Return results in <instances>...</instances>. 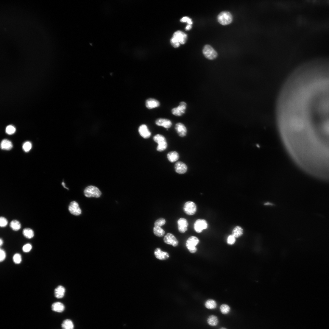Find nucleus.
<instances>
[{"label":"nucleus","instance_id":"4c0bfd02","mask_svg":"<svg viewBox=\"0 0 329 329\" xmlns=\"http://www.w3.org/2000/svg\"><path fill=\"white\" fill-rule=\"evenodd\" d=\"M0 261L3 262L5 260L6 256V253L3 249H1L0 250Z\"/></svg>","mask_w":329,"mask_h":329},{"label":"nucleus","instance_id":"a211bd4d","mask_svg":"<svg viewBox=\"0 0 329 329\" xmlns=\"http://www.w3.org/2000/svg\"><path fill=\"white\" fill-rule=\"evenodd\" d=\"M155 124L158 126H162L166 129L170 128L172 125V123L170 120L164 118L157 119L155 121Z\"/></svg>","mask_w":329,"mask_h":329},{"label":"nucleus","instance_id":"37998d69","mask_svg":"<svg viewBox=\"0 0 329 329\" xmlns=\"http://www.w3.org/2000/svg\"><path fill=\"white\" fill-rule=\"evenodd\" d=\"M219 329H228L227 328H225V327H221L220 328H219Z\"/></svg>","mask_w":329,"mask_h":329},{"label":"nucleus","instance_id":"412c9836","mask_svg":"<svg viewBox=\"0 0 329 329\" xmlns=\"http://www.w3.org/2000/svg\"><path fill=\"white\" fill-rule=\"evenodd\" d=\"M52 310L54 311L57 312H62L65 309L64 305L60 302L54 303L52 306Z\"/></svg>","mask_w":329,"mask_h":329},{"label":"nucleus","instance_id":"c03bdc74","mask_svg":"<svg viewBox=\"0 0 329 329\" xmlns=\"http://www.w3.org/2000/svg\"><path fill=\"white\" fill-rule=\"evenodd\" d=\"M62 185H63V187H64V188H67V189H68L67 188H66V187H65V184H64V182H63V183H62Z\"/></svg>","mask_w":329,"mask_h":329},{"label":"nucleus","instance_id":"79ce46f5","mask_svg":"<svg viewBox=\"0 0 329 329\" xmlns=\"http://www.w3.org/2000/svg\"><path fill=\"white\" fill-rule=\"evenodd\" d=\"M3 241L1 238V240H0V245H1V247L3 245Z\"/></svg>","mask_w":329,"mask_h":329},{"label":"nucleus","instance_id":"1a4fd4ad","mask_svg":"<svg viewBox=\"0 0 329 329\" xmlns=\"http://www.w3.org/2000/svg\"><path fill=\"white\" fill-rule=\"evenodd\" d=\"M187 108V103L185 102H182L180 103L177 107L172 109V113L176 116H181L185 113Z\"/></svg>","mask_w":329,"mask_h":329},{"label":"nucleus","instance_id":"0eeeda50","mask_svg":"<svg viewBox=\"0 0 329 329\" xmlns=\"http://www.w3.org/2000/svg\"><path fill=\"white\" fill-rule=\"evenodd\" d=\"M184 212L187 215L191 216L194 215L197 211V206L196 204L191 201L185 203L183 207Z\"/></svg>","mask_w":329,"mask_h":329},{"label":"nucleus","instance_id":"7ed1b4c3","mask_svg":"<svg viewBox=\"0 0 329 329\" xmlns=\"http://www.w3.org/2000/svg\"><path fill=\"white\" fill-rule=\"evenodd\" d=\"M153 140L158 144L157 150L159 152L165 150L167 147V143L165 137L163 135L157 134L153 137Z\"/></svg>","mask_w":329,"mask_h":329},{"label":"nucleus","instance_id":"2eb2a0df","mask_svg":"<svg viewBox=\"0 0 329 329\" xmlns=\"http://www.w3.org/2000/svg\"><path fill=\"white\" fill-rule=\"evenodd\" d=\"M175 129L179 136L181 137H184L186 136L187 130L186 127L183 124L179 123L175 125Z\"/></svg>","mask_w":329,"mask_h":329},{"label":"nucleus","instance_id":"f8f14e48","mask_svg":"<svg viewBox=\"0 0 329 329\" xmlns=\"http://www.w3.org/2000/svg\"><path fill=\"white\" fill-rule=\"evenodd\" d=\"M69 210L70 213L74 216H78L82 213V210L78 204L75 201H73L70 203L69 206Z\"/></svg>","mask_w":329,"mask_h":329},{"label":"nucleus","instance_id":"ddd939ff","mask_svg":"<svg viewBox=\"0 0 329 329\" xmlns=\"http://www.w3.org/2000/svg\"><path fill=\"white\" fill-rule=\"evenodd\" d=\"M138 131L141 136L145 139L149 138L151 135L150 131L146 125H141L139 128Z\"/></svg>","mask_w":329,"mask_h":329},{"label":"nucleus","instance_id":"4be33fe9","mask_svg":"<svg viewBox=\"0 0 329 329\" xmlns=\"http://www.w3.org/2000/svg\"><path fill=\"white\" fill-rule=\"evenodd\" d=\"M243 230L241 227L236 226L232 230V234L236 238H238L243 235Z\"/></svg>","mask_w":329,"mask_h":329},{"label":"nucleus","instance_id":"423d86ee","mask_svg":"<svg viewBox=\"0 0 329 329\" xmlns=\"http://www.w3.org/2000/svg\"><path fill=\"white\" fill-rule=\"evenodd\" d=\"M84 193L85 196L88 197L98 198L102 194L99 190L97 188L93 186H90L86 187L84 190Z\"/></svg>","mask_w":329,"mask_h":329},{"label":"nucleus","instance_id":"c85d7f7f","mask_svg":"<svg viewBox=\"0 0 329 329\" xmlns=\"http://www.w3.org/2000/svg\"><path fill=\"white\" fill-rule=\"evenodd\" d=\"M153 233L154 234L159 237H161L165 234V231L161 227H155L153 228Z\"/></svg>","mask_w":329,"mask_h":329},{"label":"nucleus","instance_id":"58836bf2","mask_svg":"<svg viewBox=\"0 0 329 329\" xmlns=\"http://www.w3.org/2000/svg\"><path fill=\"white\" fill-rule=\"evenodd\" d=\"M180 21L181 22H187L189 25H191L193 24L191 19L188 17H184L180 19Z\"/></svg>","mask_w":329,"mask_h":329},{"label":"nucleus","instance_id":"cd10ccee","mask_svg":"<svg viewBox=\"0 0 329 329\" xmlns=\"http://www.w3.org/2000/svg\"><path fill=\"white\" fill-rule=\"evenodd\" d=\"M23 233L25 237L29 239L32 238L34 235L33 231L30 228H27L24 229Z\"/></svg>","mask_w":329,"mask_h":329},{"label":"nucleus","instance_id":"6ab92c4d","mask_svg":"<svg viewBox=\"0 0 329 329\" xmlns=\"http://www.w3.org/2000/svg\"><path fill=\"white\" fill-rule=\"evenodd\" d=\"M207 322L208 325L212 327H216L219 323V319L216 315L214 314L209 316L207 319Z\"/></svg>","mask_w":329,"mask_h":329},{"label":"nucleus","instance_id":"6e6552de","mask_svg":"<svg viewBox=\"0 0 329 329\" xmlns=\"http://www.w3.org/2000/svg\"><path fill=\"white\" fill-rule=\"evenodd\" d=\"M203 54L207 59L210 60H213L216 59L218 54L216 52L211 46L209 45H206L203 50Z\"/></svg>","mask_w":329,"mask_h":329},{"label":"nucleus","instance_id":"20e7f679","mask_svg":"<svg viewBox=\"0 0 329 329\" xmlns=\"http://www.w3.org/2000/svg\"><path fill=\"white\" fill-rule=\"evenodd\" d=\"M219 22L221 24L225 25L230 24L233 20V17L230 13L227 11L221 12L218 16Z\"/></svg>","mask_w":329,"mask_h":329},{"label":"nucleus","instance_id":"aec40b11","mask_svg":"<svg viewBox=\"0 0 329 329\" xmlns=\"http://www.w3.org/2000/svg\"><path fill=\"white\" fill-rule=\"evenodd\" d=\"M65 292L66 289L65 288L62 286H59L55 289V296L57 298H62L64 296Z\"/></svg>","mask_w":329,"mask_h":329},{"label":"nucleus","instance_id":"e433bc0d","mask_svg":"<svg viewBox=\"0 0 329 329\" xmlns=\"http://www.w3.org/2000/svg\"><path fill=\"white\" fill-rule=\"evenodd\" d=\"M8 224V221L5 218L1 217L0 218V226L4 227H6Z\"/></svg>","mask_w":329,"mask_h":329},{"label":"nucleus","instance_id":"b1692460","mask_svg":"<svg viewBox=\"0 0 329 329\" xmlns=\"http://www.w3.org/2000/svg\"><path fill=\"white\" fill-rule=\"evenodd\" d=\"M168 159L171 162L174 163L179 159V155L178 153L175 151H172L169 152L167 155Z\"/></svg>","mask_w":329,"mask_h":329},{"label":"nucleus","instance_id":"9d476101","mask_svg":"<svg viewBox=\"0 0 329 329\" xmlns=\"http://www.w3.org/2000/svg\"><path fill=\"white\" fill-rule=\"evenodd\" d=\"M178 228L179 231L181 233H185L188 230V222L185 218H181L177 221Z\"/></svg>","mask_w":329,"mask_h":329},{"label":"nucleus","instance_id":"f257e3e1","mask_svg":"<svg viewBox=\"0 0 329 329\" xmlns=\"http://www.w3.org/2000/svg\"><path fill=\"white\" fill-rule=\"evenodd\" d=\"M187 39V35L185 33L178 31L174 34L173 37L171 39V43L172 46L175 48L178 47L180 44H183L185 43Z\"/></svg>","mask_w":329,"mask_h":329},{"label":"nucleus","instance_id":"39448f33","mask_svg":"<svg viewBox=\"0 0 329 329\" xmlns=\"http://www.w3.org/2000/svg\"><path fill=\"white\" fill-rule=\"evenodd\" d=\"M208 227L207 221L203 219H197L194 224V228L195 231L197 233H200L204 230L207 229Z\"/></svg>","mask_w":329,"mask_h":329},{"label":"nucleus","instance_id":"9b49d317","mask_svg":"<svg viewBox=\"0 0 329 329\" xmlns=\"http://www.w3.org/2000/svg\"><path fill=\"white\" fill-rule=\"evenodd\" d=\"M164 241L166 244L172 245L174 247L178 246L179 242L175 236L171 233H167L164 237Z\"/></svg>","mask_w":329,"mask_h":329},{"label":"nucleus","instance_id":"dca6fc26","mask_svg":"<svg viewBox=\"0 0 329 329\" xmlns=\"http://www.w3.org/2000/svg\"><path fill=\"white\" fill-rule=\"evenodd\" d=\"M154 255L157 258L161 260H166L169 257V255L168 253L162 251L160 248L155 249Z\"/></svg>","mask_w":329,"mask_h":329},{"label":"nucleus","instance_id":"f3484780","mask_svg":"<svg viewBox=\"0 0 329 329\" xmlns=\"http://www.w3.org/2000/svg\"><path fill=\"white\" fill-rule=\"evenodd\" d=\"M160 105V102L154 99H149L146 102V106L148 109L149 110L158 107Z\"/></svg>","mask_w":329,"mask_h":329},{"label":"nucleus","instance_id":"f03ea898","mask_svg":"<svg viewBox=\"0 0 329 329\" xmlns=\"http://www.w3.org/2000/svg\"><path fill=\"white\" fill-rule=\"evenodd\" d=\"M199 240L197 237L191 236L187 240L186 245L189 252L192 254L196 252L197 250L196 246L198 245Z\"/></svg>","mask_w":329,"mask_h":329},{"label":"nucleus","instance_id":"a878e982","mask_svg":"<svg viewBox=\"0 0 329 329\" xmlns=\"http://www.w3.org/2000/svg\"><path fill=\"white\" fill-rule=\"evenodd\" d=\"M62 327L63 329H74V326L73 322L71 320L67 319L63 322L62 324Z\"/></svg>","mask_w":329,"mask_h":329},{"label":"nucleus","instance_id":"c756f323","mask_svg":"<svg viewBox=\"0 0 329 329\" xmlns=\"http://www.w3.org/2000/svg\"><path fill=\"white\" fill-rule=\"evenodd\" d=\"M220 311L222 314L227 315L229 314L231 308L230 306L226 304H223L220 307Z\"/></svg>","mask_w":329,"mask_h":329},{"label":"nucleus","instance_id":"f704fd0d","mask_svg":"<svg viewBox=\"0 0 329 329\" xmlns=\"http://www.w3.org/2000/svg\"><path fill=\"white\" fill-rule=\"evenodd\" d=\"M236 238L232 234L229 235L227 239V243L230 245L234 244L236 241Z\"/></svg>","mask_w":329,"mask_h":329},{"label":"nucleus","instance_id":"72a5a7b5","mask_svg":"<svg viewBox=\"0 0 329 329\" xmlns=\"http://www.w3.org/2000/svg\"><path fill=\"white\" fill-rule=\"evenodd\" d=\"M15 131V128L12 125H9L6 128V132L8 135H10L14 134Z\"/></svg>","mask_w":329,"mask_h":329},{"label":"nucleus","instance_id":"5701e85b","mask_svg":"<svg viewBox=\"0 0 329 329\" xmlns=\"http://www.w3.org/2000/svg\"><path fill=\"white\" fill-rule=\"evenodd\" d=\"M205 308L209 310H214L217 306V304L216 301L213 299H209L205 303Z\"/></svg>","mask_w":329,"mask_h":329},{"label":"nucleus","instance_id":"473e14b6","mask_svg":"<svg viewBox=\"0 0 329 329\" xmlns=\"http://www.w3.org/2000/svg\"><path fill=\"white\" fill-rule=\"evenodd\" d=\"M32 145L31 142L27 141L25 142L23 146V149L26 152H29L31 149Z\"/></svg>","mask_w":329,"mask_h":329},{"label":"nucleus","instance_id":"393cba45","mask_svg":"<svg viewBox=\"0 0 329 329\" xmlns=\"http://www.w3.org/2000/svg\"><path fill=\"white\" fill-rule=\"evenodd\" d=\"M13 147L12 142L7 139H4L1 143V148L3 150H9Z\"/></svg>","mask_w":329,"mask_h":329},{"label":"nucleus","instance_id":"7c9ffc66","mask_svg":"<svg viewBox=\"0 0 329 329\" xmlns=\"http://www.w3.org/2000/svg\"><path fill=\"white\" fill-rule=\"evenodd\" d=\"M166 223L165 219L163 218H160L157 220L154 223L155 227H161L165 224Z\"/></svg>","mask_w":329,"mask_h":329},{"label":"nucleus","instance_id":"2f4dec72","mask_svg":"<svg viewBox=\"0 0 329 329\" xmlns=\"http://www.w3.org/2000/svg\"><path fill=\"white\" fill-rule=\"evenodd\" d=\"M13 260L15 264H20L22 261V257L21 255L18 253L15 254L13 256Z\"/></svg>","mask_w":329,"mask_h":329},{"label":"nucleus","instance_id":"bb28decb","mask_svg":"<svg viewBox=\"0 0 329 329\" xmlns=\"http://www.w3.org/2000/svg\"><path fill=\"white\" fill-rule=\"evenodd\" d=\"M10 226L13 230L15 231L20 230L21 227L20 223L17 220L12 221L10 223Z\"/></svg>","mask_w":329,"mask_h":329},{"label":"nucleus","instance_id":"4468645a","mask_svg":"<svg viewBox=\"0 0 329 329\" xmlns=\"http://www.w3.org/2000/svg\"><path fill=\"white\" fill-rule=\"evenodd\" d=\"M176 172L179 174L185 173L188 170V167L185 163L181 162H178L175 165Z\"/></svg>","mask_w":329,"mask_h":329},{"label":"nucleus","instance_id":"c9c22d12","mask_svg":"<svg viewBox=\"0 0 329 329\" xmlns=\"http://www.w3.org/2000/svg\"><path fill=\"white\" fill-rule=\"evenodd\" d=\"M32 248V246L30 244H25L23 247L22 250L25 253L29 252Z\"/></svg>","mask_w":329,"mask_h":329},{"label":"nucleus","instance_id":"a19ab883","mask_svg":"<svg viewBox=\"0 0 329 329\" xmlns=\"http://www.w3.org/2000/svg\"><path fill=\"white\" fill-rule=\"evenodd\" d=\"M192 28V26L191 25H188L186 26L185 28V29L187 31H188L190 30Z\"/></svg>","mask_w":329,"mask_h":329},{"label":"nucleus","instance_id":"ea45409f","mask_svg":"<svg viewBox=\"0 0 329 329\" xmlns=\"http://www.w3.org/2000/svg\"><path fill=\"white\" fill-rule=\"evenodd\" d=\"M323 127L325 132L329 135V121L325 123Z\"/></svg>","mask_w":329,"mask_h":329}]
</instances>
